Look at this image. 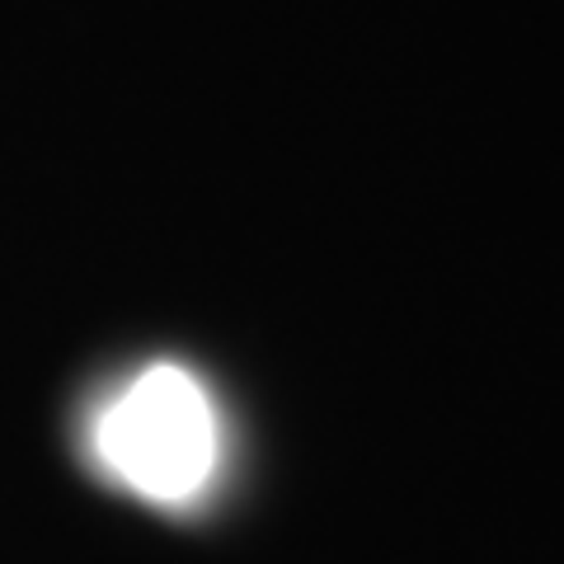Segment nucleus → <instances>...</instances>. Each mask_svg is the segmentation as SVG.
I'll return each instance as SVG.
<instances>
[{
    "label": "nucleus",
    "instance_id": "obj_1",
    "mask_svg": "<svg viewBox=\"0 0 564 564\" xmlns=\"http://www.w3.org/2000/svg\"><path fill=\"white\" fill-rule=\"evenodd\" d=\"M95 456L118 485L151 503H188L207 489L221 456L217 410L203 381L174 362L147 367L104 404Z\"/></svg>",
    "mask_w": 564,
    "mask_h": 564
}]
</instances>
